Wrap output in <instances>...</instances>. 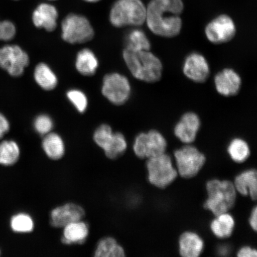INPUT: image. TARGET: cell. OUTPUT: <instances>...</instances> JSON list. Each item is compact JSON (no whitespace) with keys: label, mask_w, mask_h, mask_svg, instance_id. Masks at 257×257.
I'll return each instance as SVG.
<instances>
[{"label":"cell","mask_w":257,"mask_h":257,"mask_svg":"<svg viewBox=\"0 0 257 257\" xmlns=\"http://www.w3.org/2000/svg\"><path fill=\"white\" fill-rule=\"evenodd\" d=\"M249 222L250 227L256 232L257 229V208L256 206L252 209L251 214L249 217Z\"/></svg>","instance_id":"36"},{"label":"cell","mask_w":257,"mask_h":257,"mask_svg":"<svg viewBox=\"0 0 257 257\" xmlns=\"http://www.w3.org/2000/svg\"><path fill=\"white\" fill-rule=\"evenodd\" d=\"M54 127V122L49 115L41 114L37 115L34 121V128L37 133L45 136L51 133Z\"/></svg>","instance_id":"32"},{"label":"cell","mask_w":257,"mask_h":257,"mask_svg":"<svg viewBox=\"0 0 257 257\" xmlns=\"http://www.w3.org/2000/svg\"><path fill=\"white\" fill-rule=\"evenodd\" d=\"M227 152L231 159L236 163L245 162L250 155L248 144L240 138H235L231 141Z\"/></svg>","instance_id":"26"},{"label":"cell","mask_w":257,"mask_h":257,"mask_svg":"<svg viewBox=\"0 0 257 257\" xmlns=\"http://www.w3.org/2000/svg\"><path fill=\"white\" fill-rule=\"evenodd\" d=\"M239 257H256L257 251L255 249H252L249 246H244L240 248L237 252Z\"/></svg>","instance_id":"35"},{"label":"cell","mask_w":257,"mask_h":257,"mask_svg":"<svg viewBox=\"0 0 257 257\" xmlns=\"http://www.w3.org/2000/svg\"><path fill=\"white\" fill-rule=\"evenodd\" d=\"M147 8L141 0H118L111 9L110 23L113 27H140L146 21Z\"/></svg>","instance_id":"4"},{"label":"cell","mask_w":257,"mask_h":257,"mask_svg":"<svg viewBox=\"0 0 257 257\" xmlns=\"http://www.w3.org/2000/svg\"><path fill=\"white\" fill-rule=\"evenodd\" d=\"M63 229L62 240L66 245L84 243L89 234L88 225L82 220L67 224Z\"/></svg>","instance_id":"19"},{"label":"cell","mask_w":257,"mask_h":257,"mask_svg":"<svg viewBox=\"0 0 257 257\" xmlns=\"http://www.w3.org/2000/svg\"><path fill=\"white\" fill-rule=\"evenodd\" d=\"M58 16L57 10L54 6L42 3L35 9L32 14V22L37 28L53 32L57 27Z\"/></svg>","instance_id":"16"},{"label":"cell","mask_w":257,"mask_h":257,"mask_svg":"<svg viewBox=\"0 0 257 257\" xmlns=\"http://www.w3.org/2000/svg\"><path fill=\"white\" fill-rule=\"evenodd\" d=\"M0 254H1V250H0Z\"/></svg>","instance_id":"38"},{"label":"cell","mask_w":257,"mask_h":257,"mask_svg":"<svg viewBox=\"0 0 257 257\" xmlns=\"http://www.w3.org/2000/svg\"><path fill=\"white\" fill-rule=\"evenodd\" d=\"M85 216L84 209L78 204L70 202L51 211L50 223L54 227L63 228L67 224L82 220Z\"/></svg>","instance_id":"12"},{"label":"cell","mask_w":257,"mask_h":257,"mask_svg":"<svg viewBox=\"0 0 257 257\" xmlns=\"http://www.w3.org/2000/svg\"><path fill=\"white\" fill-rule=\"evenodd\" d=\"M114 133L107 124H101L95 131L93 139L97 146L105 152L113 140Z\"/></svg>","instance_id":"29"},{"label":"cell","mask_w":257,"mask_h":257,"mask_svg":"<svg viewBox=\"0 0 257 257\" xmlns=\"http://www.w3.org/2000/svg\"><path fill=\"white\" fill-rule=\"evenodd\" d=\"M30 62L28 54L17 45L0 48V67L13 77L23 75Z\"/></svg>","instance_id":"10"},{"label":"cell","mask_w":257,"mask_h":257,"mask_svg":"<svg viewBox=\"0 0 257 257\" xmlns=\"http://www.w3.org/2000/svg\"><path fill=\"white\" fill-rule=\"evenodd\" d=\"M84 1L89 3H96L99 2V0H84Z\"/></svg>","instance_id":"37"},{"label":"cell","mask_w":257,"mask_h":257,"mask_svg":"<svg viewBox=\"0 0 257 257\" xmlns=\"http://www.w3.org/2000/svg\"><path fill=\"white\" fill-rule=\"evenodd\" d=\"M10 127L11 126L8 118L0 112V139L9 133Z\"/></svg>","instance_id":"34"},{"label":"cell","mask_w":257,"mask_h":257,"mask_svg":"<svg viewBox=\"0 0 257 257\" xmlns=\"http://www.w3.org/2000/svg\"><path fill=\"white\" fill-rule=\"evenodd\" d=\"M174 156L178 175L185 179L197 176L206 162L204 154L190 145L175 151Z\"/></svg>","instance_id":"7"},{"label":"cell","mask_w":257,"mask_h":257,"mask_svg":"<svg viewBox=\"0 0 257 257\" xmlns=\"http://www.w3.org/2000/svg\"><path fill=\"white\" fill-rule=\"evenodd\" d=\"M99 67L95 54L88 48L79 51L75 61V67L80 75L85 76L94 75Z\"/></svg>","instance_id":"20"},{"label":"cell","mask_w":257,"mask_h":257,"mask_svg":"<svg viewBox=\"0 0 257 257\" xmlns=\"http://www.w3.org/2000/svg\"><path fill=\"white\" fill-rule=\"evenodd\" d=\"M201 127V120L198 115L193 112H186L174 128L175 136L183 143L190 144L197 138Z\"/></svg>","instance_id":"14"},{"label":"cell","mask_w":257,"mask_h":257,"mask_svg":"<svg viewBox=\"0 0 257 257\" xmlns=\"http://www.w3.org/2000/svg\"><path fill=\"white\" fill-rule=\"evenodd\" d=\"M214 83L218 94L229 97L238 94L242 86V79L233 69L226 68L217 74Z\"/></svg>","instance_id":"15"},{"label":"cell","mask_w":257,"mask_h":257,"mask_svg":"<svg viewBox=\"0 0 257 257\" xmlns=\"http://www.w3.org/2000/svg\"><path fill=\"white\" fill-rule=\"evenodd\" d=\"M16 33L15 25L12 22H0V40L9 41L14 39Z\"/></svg>","instance_id":"33"},{"label":"cell","mask_w":257,"mask_h":257,"mask_svg":"<svg viewBox=\"0 0 257 257\" xmlns=\"http://www.w3.org/2000/svg\"><path fill=\"white\" fill-rule=\"evenodd\" d=\"M237 192L243 196H250L253 201L257 197V173L249 169L237 175L233 182Z\"/></svg>","instance_id":"17"},{"label":"cell","mask_w":257,"mask_h":257,"mask_svg":"<svg viewBox=\"0 0 257 257\" xmlns=\"http://www.w3.org/2000/svg\"><path fill=\"white\" fill-rule=\"evenodd\" d=\"M146 166L150 184L160 189L168 187L178 176L171 157L166 153L148 159Z\"/></svg>","instance_id":"5"},{"label":"cell","mask_w":257,"mask_h":257,"mask_svg":"<svg viewBox=\"0 0 257 257\" xmlns=\"http://www.w3.org/2000/svg\"><path fill=\"white\" fill-rule=\"evenodd\" d=\"M183 72L192 81L203 83L206 81L210 75V66L202 54L193 53L186 58L183 66Z\"/></svg>","instance_id":"13"},{"label":"cell","mask_w":257,"mask_h":257,"mask_svg":"<svg viewBox=\"0 0 257 257\" xmlns=\"http://www.w3.org/2000/svg\"><path fill=\"white\" fill-rule=\"evenodd\" d=\"M127 147L126 138L123 135L120 133H114L113 140L110 147L104 153L108 159L115 160L123 155L126 152Z\"/></svg>","instance_id":"30"},{"label":"cell","mask_w":257,"mask_h":257,"mask_svg":"<svg viewBox=\"0 0 257 257\" xmlns=\"http://www.w3.org/2000/svg\"><path fill=\"white\" fill-rule=\"evenodd\" d=\"M34 78L38 85L46 91H52L58 85L56 73L45 63H40L35 67Z\"/></svg>","instance_id":"21"},{"label":"cell","mask_w":257,"mask_h":257,"mask_svg":"<svg viewBox=\"0 0 257 257\" xmlns=\"http://www.w3.org/2000/svg\"><path fill=\"white\" fill-rule=\"evenodd\" d=\"M210 224V228L214 235L218 238H227L232 235L234 227V220L232 216L225 213L216 216Z\"/></svg>","instance_id":"23"},{"label":"cell","mask_w":257,"mask_h":257,"mask_svg":"<svg viewBox=\"0 0 257 257\" xmlns=\"http://www.w3.org/2000/svg\"><path fill=\"white\" fill-rule=\"evenodd\" d=\"M236 33V28L232 19L226 15H221L212 20L205 29V36L214 44L228 43Z\"/></svg>","instance_id":"11"},{"label":"cell","mask_w":257,"mask_h":257,"mask_svg":"<svg viewBox=\"0 0 257 257\" xmlns=\"http://www.w3.org/2000/svg\"><path fill=\"white\" fill-rule=\"evenodd\" d=\"M96 257H123L124 250L113 237H105L99 241L94 252Z\"/></svg>","instance_id":"24"},{"label":"cell","mask_w":257,"mask_h":257,"mask_svg":"<svg viewBox=\"0 0 257 257\" xmlns=\"http://www.w3.org/2000/svg\"><path fill=\"white\" fill-rule=\"evenodd\" d=\"M125 63L136 79L147 83H155L162 78L163 64L150 50H134L125 48Z\"/></svg>","instance_id":"2"},{"label":"cell","mask_w":257,"mask_h":257,"mask_svg":"<svg viewBox=\"0 0 257 257\" xmlns=\"http://www.w3.org/2000/svg\"><path fill=\"white\" fill-rule=\"evenodd\" d=\"M94 28L85 16L70 14L62 22V39L71 44H83L93 39Z\"/></svg>","instance_id":"6"},{"label":"cell","mask_w":257,"mask_h":257,"mask_svg":"<svg viewBox=\"0 0 257 257\" xmlns=\"http://www.w3.org/2000/svg\"><path fill=\"white\" fill-rule=\"evenodd\" d=\"M101 92L111 104L123 105L128 100L131 94L130 80L120 73H108L102 80Z\"/></svg>","instance_id":"8"},{"label":"cell","mask_w":257,"mask_h":257,"mask_svg":"<svg viewBox=\"0 0 257 257\" xmlns=\"http://www.w3.org/2000/svg\"><path fill=\"white\" fill-rule=\"evenodd\" d=\"M50 1H54V0H50Z\"/></svg>","instance_id":"39"},{"label":"cell","mask_w":257,"mask_h":257,"mask_svg":"<svg viewBox=\"0 0 257 257\" xmlns=\"http://www.w3.org/2000/svg\"><path fill=\"white\" fill-rule=\"evenodd\" d=\"M168 143L160 132L151 130L136 137L134 151L138 158L149 159L166 153Z\"/></svg>","instance_id":"9"},{"label":"cell","mask_w":257,"mask_h":257,"mask_svg":"<svg viewBox=\"0 0 257 257\" xmlns=\"http://www.w3.org/2000/svg\"><path fill=\"white\" fill-rule=\"evenodd\" d=\"M42 147L48 158L57 160L62 159L65 153V146L59 134L51 133L44 136Z\"/></svg>","instance_id":"22"},{"label":"cell","mask_w":257,"mask_h":257,"mask_svg":"<svg viewBox=\"0 0 257 257\" xmlns=\"http://www.w3.org/2000/svg\"><path fill=\"white\" fill-rule=\"evenodd\" d=\"M204 241L197 233L186 232L179 240V253L184 257H198L204 249Z\"/></svg>","instance_id":"18"},{"label":"cell","mask_w":257,"mask_h":257,"mask_svg":"<svg viewBox=\"0 0 257 257\" xmlns=\"http://www.w3.org/2000/svg\"><path fill=\"white\" fill-rule=\"evenodd\" d=\"M67 98L80 113H83L87 109L88 99L81 90L72 89L67 92Z\"/></svg>","instance_id":"31"},{"label":"cell","mask_w":257,"mask_h":257,"mask_svg":"<svg viewBox=\"0 0 257 257\" xmlns=\"http://www.w3.org/2000/svg\"><path fill=\"white\" fill-rule=\"evenodd\" d=\"M20 154V148L15 141H4L0 143V165H14L18 162Z\"/></svg>","instance_id":"25"},{"label":"cell","mask_w":257,"mask_h":257,"mask_svg":"<svg viewBox=\"0 0 257 257\" xmlns=\"http://www.w3.org/2000/svg\"><path fill=\"white\" fill-rule=\"evenodd\" d=\"M184 8L182 0H152L147 8L148 27L159 37H176L182 30Z\"/></svg>","instance_id":"1"},{"label":"cell","mask_w":257,"mask_h":257,"mask_svg":"<svg viewBox=\"0 0 257 257\" xmlns=\"http://www.w3.org/2000/svg\"><path fill=\"white\" fill-rule=\"evenodd\" d=\"M126 48L134 50H150L151 43L145 32L134 30L128 33L126 38Z\"/></svg>","instance_id":"27"},{"label":"cell","mask_w":257,"mask_h":257,"mask_svg":"<svg viewBox=\"0 0 257 257\" xmlns=\"http://www.w3.org/2000/svg\"><path fill=\"white\" fill-rule=\"evenodd\" d=\"M11 227L16 233H30L34 229V222L30 215L19 213L12 217Z\"/></svg>","instance_id":"28"},{"label":"cell","mask_w":257,"mask_h":257,"mask_svg":"<svg viewBox=\"0 0 257 257\" xmlns=\"http://www.w3.org/2000/svg\"><path fill=\"white\" fill-rule=\"evenodd\" d=\"M206 189L208 198L204 207L215 216L228 213L233 207L237 192L232 182L210 180L207 183Z\"/></svg>","instance_id":"3"}]
</instances>
